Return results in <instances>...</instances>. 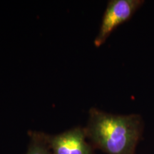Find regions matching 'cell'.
<instances>
[{
  "mask_svg": "<svg viewBox=\"0 0 154 154\" xmlns=\"http://www.w3.org/2000/svg\"><path fill=\"white\" fill-rule=\"evenodd\" d=\"M47 138L54 154H96L84 127L76 126L57 134H47Z\"/></svg>",
  "mask_w": 154,
  "mask_h": 154,
  "instance_id": "3957f363",
  "label": "cell"
},
{
  "mask_svg": "<svg viewBox=\"0 0 154 154\" xmlns=\"http://www.w3.org/2000/svg\"><path fill=\"white\" fill-rule=\"evenodd\" d=\"M94 149L106 154H135L143 131L141 116L119 115L92 107L84 127Z\"/></svg>",
  "mask_w": 154,
  "mask_h": 154,
  "instance_id": "6da1fadb",
  "label": "cell"
},
{
  "mask_svg": "<svg viewBox=\"0 0 154 154\" xmlns=\"http://www.w3.org/2000/svg\"><path fill=\"white\" fill-rule=\"evenodd\" d=\"M28 136L29 143L25 154H54L48 143L46 133L29 131Z\"/></svg>",
  "mask_w": 154,
  "mask_h": 154,
  "instance_id": "277c9868",
  "label": "cell"
},
{
  "mask_svg": "<svg viewBox=\"0 0 154 154\" xmlns=\"http://www.w3.org/2000/svg\"><path fill=\"white\" fill-rule=\"evenodd\" d=\"M143 3V0L109 1L102 18L99 32L94 39V46L99 47L103 45L113 30L129 20Z\"/></svg>",
  "mask_w": 154,
  "mask_h": 154,
  "instance_id": "7a4b0ae2",
  "label": "cell"
}]
</instances>
